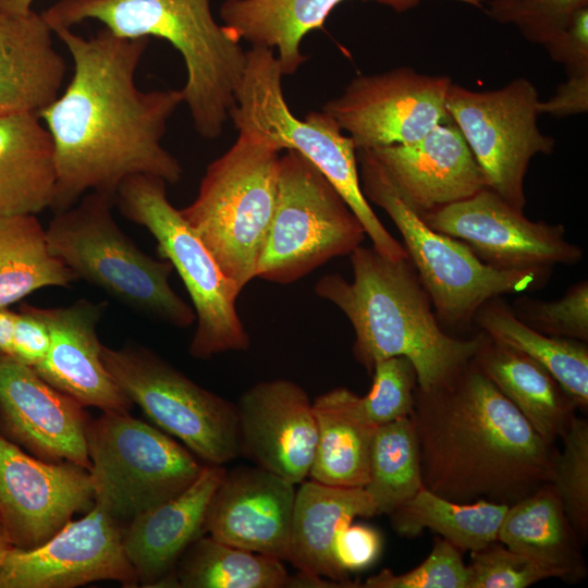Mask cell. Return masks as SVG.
<instances>
[{
    "label": "cell",
    "mask_w": 588,
    "mask_h": 588,
    "mask_svg": "<svg viewBox=\"0 0 588 588\" xmlns=\"http://www.w3.org/2000/svg\"><path fill=\"white\" fill-rule=\"evenodd\" d=\"M51 28L73 61L66 88L38 113L54 147L53 212L70 208L87 192L114 198L121 182L134 174L177 183L183 169L162 138L184 95L182 89L137 87L136 70L148 38L119 37L106 27L89 38L70 27Z\"/></svg>",
    "instance_id": "cell-1"
},
{
    "label": "cell",
    "mask_w": 588,
    "mask_h": 588,
    "mask_svg": "<svg viewBox=\"0 0 588 588\" xmlns=\"http://www.w3.org/2000/svg\"><path fill=\"white\" fill-rule=\"evenodd\" d=\"M411 419L424 486L442 498L511 505L553 480L556 444L471 359L443 383L416 388Z\"/></svg>",
    "instance_id": "cell-2"
},
{
    "label": "cell",
    "mask_w": 588,
    "mask_h": 588,
    "mask_svg": "<svg viewBox=\"0 0 588 588\" xmlns=\"http://www.w3.org/2000/svg\"><path fill=\"white\" fill-rule=\"evenodd\" d=\"M350 255L353 280L326 274L315 292L350 320L355 333L353 355L368 373L378 360L404 356L415 367L417 388L429 390L474 357L483 333L464 340L442 329L408 257L391 259L363 246Z\"/></svg>",
    "instance_id": "cell-3"
},
{
    "label": "cell",
    "mask_w": 588,
    "mask_h": 588,
    "mask_svg": "<svg viewBox=\"0 0 588 588\" xmlns=\"http://www.w3.org/2000/svg\"><path fill=\"white\" fill-rule=\"evenodd\" d=\"M52 26L96 20L123 38L158 37L182 56V89L194 126L204 138L220 136L246 66V51L211 12L210 0H59L42 13Z\"/></svg>",
    "instance_id": "cell-4"
},
{
    "label": "cell",
    "mask_w": 588,
    "mask_h": 588,
    "mask_svg": "<svg viewBox=\"0 0 588 588\" xmlns=\"http://www.w3.org/2000/svg\"><path fill=\"white\" fill-rule=\"evenodd\" d=\"M282 76L273 49L253 46L246 51V66L229 113L235 128L278 151L303 155L341 194L377 252L391 259L407 257L362 191L352 138L323 111L309 112L304 121L294 117L283 96Z\"/></svg>",
    "instance_id": "cell-5"
},
{
    "label": "cell",
    "mask_w": 588,
    "mask_h": 588,
    "mask_svg": "<svg viewBox=\"0 0 588 588\" xmlns=\"http://www.w3.org/2000/svg\"><path fill=\"white\" fill-rule=\"evenodd\" d=\"M114 198L89 192L54 212L46 229L47 246L78 280L100 289L136 314L177 328L196 320L195 311L171 286L172 265L144 253L113 218Z\"/></svg>",
    "instance_id": "cell-6"
},
{
    "label": "cell",
    "mask_w": 588,
    "mask_h": 588,
    "mask_svg": "<svg viewBox=\"0 0 588 588\" xmlns=\"http://www.w3.org/2000/svg\"><path fill=\"white\" fill-rule=\"evenodd\" d=\"M279 152L240 133L207 167L195 199L180 209L240 291L256 278L275 206Z\"/></svg>",
    "instance_id": "cell-7"
},
{
    "label": "cell",
    "mask_w": 588,
    "mask_h": 588,
    "mask_svg": "<svg viewBox=\"0 0 588 588\" xmlns=\"http://www.w3.org/2000/svg\"><path fill=\"white\" fill-rule=\"evenodd\" d=\"M356 155L362 191L400 231L440 323L462 327L485 303L534 290L549 275V271L500 270L482 262L463 242L434 231L407 206L370 150L357 149Z\"/></svg>",
    "instance_id": "cell-8"
},
{
    "label": "cell",
    "mask_w": 588,
    "mask_h": 588,
    "mask_svg": "<svg viewBox=\"0 0 588 588\" xmlns=\"http://www.w3.org/2000/svg\"><path fill=\"white\" fill-rule=\"evenodd\" d=\"M167 182L134 174L119 185L114 203L130 221L157 241L160 257L182 279L196 316L189 354L197 359L230 351H246L250 339L237 314L241 291L228 279L211 253L167 197Z\"/></svg>",
    "instance_id": "cell-9"
},
{
    "label": "cell",
    "mask_w": 588,
    "mask_h": 588,
    "mask_svg": "<svg viewBox=\"0 0 588 588\" xmlns=\"http://www.w3.org/2000/svg\"><path fill=\"white\" fill-rule=\"evenodd\" d=\"M366 232L331 182L303 155L280 157L272 220L256 278L290 284L334 257L350 255Z\"/></svg>",
    "instance_id": "cell-10"
},
{
    "label": "cell",
    "mask_w": 588,
    "mask_h": 588,
    "mask_svg": "<svg viewBox=\"0 0 588 588\" xmlns=\"http://www.w3.org/2000/svg\"><path fill=\"white\" fill-rule=\"evenodd\" d=\"M86 439L95 503L125 526L187 489L205 466L130 412H102L89 419Z\"/></svg>",
    "instance_id": "cell-11"
},
{
    "label": "cell",
    "mask_w": 588,
    "mask_h": 588,
    "mask_svg": "<svg viewBox=\"0 0 588 588\" xmlns=\"http://www.w3.org/2000/svg\"><path fill=\"white\" fill-rule=\"evenodd\" d=\"M101 358L130 401L206 464L224 465L240 455L234 403L200 387L143 345L102 344Z\"/></svg>",
    "instance_id": "cell-12"
},
{
    "label": "cell",
    "mask_w": 588,
    "mask_h": 588,
    "mask_svg": "<svg viewBox=\"0 0 588 588\" xmlns=\"http://www.w3.org/2000/svg\"><path fill=\"white\" fill-rule=\"evenodd\" d=\"M539 94L519 77L491 90H473L452 83L446 110L486 177L506 203L524 211L525 175L537 155L552 154L555 140L538 124Z\"/></svg>",
    "instance_id": "cell-13"
},
{
    "label": "cell",
    "mask_w": 588,
    "mask_h": 588,
    "mask_svg": "<svg viewBox=\"0 0 588 588\" xmlns=\"http://www.w3.org/2000/svg\"><path fill=\"white\" fill-rule=\"evenodd\" d=\"M452 83L449 76L409 66L360 75L322 111L348 134L356 149L409 144L451 120L446 96Z\"/></svg>",
    "instance_id": "cell-14"
},
{
    "label": "cell",
    "mask_w": 588,
    "mask_h": 588,
    "mask_svg": "<svg viewBox=\"0 0 588 588\" xmlns=\"http://www.w3.org/2000/svg\"><path fill=\"white\" fill-rule=\"evenodd\" d=\"M420 217L431 229L463 242L482 262L500 270L549 271L583 257L581 248L564 237L563 225L527 219L489 187Z\"/></svg>",
    "instance_id": "cell-15"
},
{
    "label": "cell",
    "mask_w": 588,
    "mask_h": 588,
    "mask_svg": "<svg viewBox=\"0 0 588 588\" xmlns=\"http://www.w3.org/2000/svg\"><path fill=\"white\" fill-rule=\"evenodd\" d=\"M95 504L90 473L42 461L0 432V518L12 548H36Z\"/></svg>",
    "instance_id": "cell-16"
},
{
    "label": "cell",
    "mask_w": 588,
    "mask_h": 588,
    "mask_svg": "<svg viewBox=\"0 0 588 588\" xmlns=\"http://www.w3.org/2000/svg\"><path fill=\"white\" fill-rule=\"evenodd\" d=\"M125 525L102 506L70 520L42 544L11 548L0 563V588H73L99 580L138 585L126 558Z\"/></svg>",
    "instance_id": "cell-17"
},
{
    "label": "cell",
    "mask_w": 588,
    "mask_h": 588,
    "mask_svg": "<svg viewBox=\"0 0 588 588\" xmlns=\"http://www.w3.org/2000/svg\"><path fill=\"white\" fill-rule=\"evenodd\" d=\"M88 420L84 406L0 352V432L5 438L42 461L89 470Z\"/></svg>",
    "instance_id": "cell-18"
},
{
    "label": "cell",
    "mask_w": 588,
    "mask_h": 588,
    "mask_svg": "<svg viewBox=\"0 0 588 588\" xmlns=\"http://www.w3.org/2000/svg\"><path fill=\"white\" fill-rule=\"evenodd\" d=\"M235 406L240 455L295 485L303 482L317 442L307 392L285 379L261 381L246 390Z\"/></svg>",
    "instance_id": "cell-19"
},
{
    "label": "cell",
    "mask_w": 588,
    "mask_h": 588,
    "mask_svg": "<svg viewBox=\"0 0 588 588\" xmlns=\"http://www.w3.org/2000/svg\"><path fill=\"white\" fill-rule=\"evenodd\" d=\"M295 495V483L257 465L226 469L209 502L205 534L289 561Z\"/></svg>",
    "instance_id": "cell-20"
},
{
    "label": "cell",
    "mask_w": 588,
    "mask_h": 588,
    "mask_svg": "<svg viewBox=\"0 0 588 588\" xmlns=\"http://www.w3.org/2000/svg\"><path fill=\"white\" fill-rule=\"evenodd\" d=\"M401 198L424 216L488 187L458 127L450 120L416 142L370 150Z\"/></svg>",
    "instance_id": "cell-21"
},
{
    "label": "cell",
    "mask_w": 588,
    "mask_h": 588,
    "mask_svg": "<svg viewBox=\"0 0 588 588\" xmlns=\"http://www.w3.org/2000/svg\"><path fill=\"white\" fill-rule=\"evenodd\" d=\"M106 302L79 298L64 307H37L46 321L51 343L34 368L50 385L84 407L102 412H130L133 403L108 372L101 358L97 326Z\"/></svg>",
    "instance_id": "cell-22"
},
{
    "label": "cell",
    "mask_w": 588,
    "mask_h": 588,
    "mask_svg": "<svg viewBox=\"0 0 588 588\" xmlns=\"http://www.w3.org/2000/svg\"><path fill=\"white\" fill-rule=\"evenodd\" d=\"M225 470L205 464L187 489L125 526L124 551L142 587H159L185 549L205 535L208 505Z\"/></svg>",
    "instance_id": "cell-23"
},
{
    "label": "cell",
    "mask_w": 588,
    "mask_h": 588,
    "mask_svg": "<svg viewBox=\"0 0 588 588\" xmlns=\"http://www.w3.org/2000/svg\"><path fill=\"white\" fill-rule=\"evenodd\" d=\"M42 13L0 12V115L39 113L60 94L66 63Z\"/></svg>",
    "instance_id": "cell-24"
},
{
    "label": "cell",
    "mask_w": 588,
    "mask_h": 588,
    "mask_svg": "<svg viewBox=\"0 0 588 588\" xmlns=\"http://www.w3.org/2000/svg\"><path fill=\"white\" fill-rule=\"evenodd\" d=\"M345 0H225L220 17L228 32L252 47L277 49L283 75H292L304 63L301 42L310 30L322 27L332 10ZM396 12L407 11L421 0H372ZM477 9L485 0H451Z\"/></svg>",
    "instance_id": "cell-25"
},
{
    "label": "cell",
    "mask_w": 588,
    "mask_h": 588,
    "mask_svg": "<svg viewBox=\"0 0 588 588\" xmlns=\"http://www.w3.org/2000/svg\"><path fill=\"white\" fill-rule=\"evenodd\" d=\"M378 515L363 487H339L304 480L296 489L289 562L306 574L357 587L334 562L332 544L338 530L356 517Z\"/></svg>",
    "instance_id": "cell-26"
},
{
    "label": "cell",
    "mask_w": 588,
    "mask_h": 588,
    "mask_svg": "<svg viewBox=\"0 0 588 588\" xmlns=\"http://www.w3.org/2000/svg\"><path fill=\"white\" fill-rule=\"evenodd\" d=\"M497 540L566 584H578L587 576L585 543L552 482L509 505Z\"/></svg>",
    "instance_id": "cell-27"
},
{
    "label": "cell",
    "mask_w": 588,
    "mask_h": 588,
    "mask_svg": "<svg viewBox=\"0 0 588 588\" xmlns=\"http://www.w3.org/2000/svg\"><path fill=\"white\" fill-rule=\"evenodd\" d=\"M56 186L53 142L39 115H0V216L51 208Z\"/></svg>",
    "instance_id": "cell-28"
},
{
    "label": "cell",
    "mask_w": 588,
    "mask_h": 588,
    "mask_svg": "<svg viewBox=\"0 0 588 588\" xmlns=\"http://www.w3.org/2000/svg\"><path fill=\"white\" fill-rule=\"evenodd\" d=\"M483 335L471 362L546 441L556 444L576 416L574 400L540 364Z\"/></svg>",
    "instance_id": "cell-29"
},
{
    "label": "cell",
    "mask_w": 588,
    "mask_h": 588,
    "mask_svg": "<svg viewBox=\"0 0 588 588\" xmlns=\"http://www.w3.org/2000/svg\"><path fill=\"white\" fill-rule=\"evenodd\" d=\"M317 442L308 477L339 487H365L376 426L362 396L346 388L330 390L313 401Z\"/></svg>",
    "instance_id": "cell-30"
},
{
    "label": "cell",
    "mask_w": 588,
    "mask_h": 588,
    "mask_svg": "<svg viewBox=\"0 0 588 588\" xmlns=\"http://www.w3.org/2000/svg\"><path fill=\"white\" fill-rule=\"evenodd\" d=\"M474 320L491 340L512 347L544 367L574 400L588 411V347L586 342L543 334L524 323L495 298L485 303Z\"/></svg>",
    "instance_id": "cell-31"
},
{
    "label": "cell",
    "mask_w": 588,
    "mask_h": 588,
    "mask_svg": "<svg viewBox=\"0 0 588 588\" xmlns=\"http://www.w3.org/2000/svg\"><path fill=\"white\" fill-rule=\"evenodd\" d=\"M283 561L200 536L181 554L160 588H282Z\"/></svg>",
    "instance_id": "cell-32"
},
{
    "label": "cell",
    "mask_w": 588,
    "mask_h": 588,
    "mask_svg": "<svg viewBox=\"0 0 588 588\" xmlns=\"http://www.w3.org/2000/svg\"><path fill=\"white\" fill-rule=\"evenodd\" d=\"M507 507L486 500L454 502L424 488L389 516L400 536L416 537L429 529L460 551L473 552L497 541Z\"/></svg>",
    "instance_id": "cell-33"
},
{
    "label": "cell",
    "mask_w": 588,
    "mask_h": 588,
    "mask_svg": "<svg viewBox=\"0 0 588 588\" xmlns=\"http://www.w3.org/2000/svg\"><path fill=\"white\" fill-rule=\"evenodd\" d=\"M77 281L52 256L46 229L35 215L0 216V307L44 287H68Z\"/></svg>",
    "instance_id": "cell-34"
},
{
    "label": "cell",
    "mask_w": 588,
    "mask_h": 588,
    "mask_svg": "<svg viewBox=\"0 0 588 588\" xmlns=\"http://www.w3.org/2000/svg\"><path fill=\"white\" fill-rule=\"evenodd\" d=\"M419 445L411 417L377 427L364 487L378 514H391L424 489Z\"/></svg>",
    "instance_id": "cell-35"
},
{
    "label": "cell",
    "mask_w": 588,
    "mask_h": 588,
    "mask_svg": "<svg viewBox=\"0 0 588 588\" xmlns=\"http://www.w3.org/2000/svg\"><path fill=\"white\" fill-rule=\"evenodd\" d=\"M552 483L576 532L588 540V420L575 416L560 439Z\"/></svg>",
    "instance_id": "cell-36"
},
{
    "label": "cell",
    "mask_w": 588,
    "mask_h": 588,
    "mask_svg": "<svg viewBox=\"0 0 588 588\" xmlns=\"http://www.w3.org/2000/svg\"><path fill=\"white\" fill-rule=\"evenodd\" d=\"M371 375V388L362 396L368 418L376 426H380L411 417L417 388V375L411 360L404 356L378 360Z\"/></svg>",
    "instance_id": "cell-37"
},
{
    "label": "cell",
    "mask_w": 588,
    "mask_h": 588,
    "mask_svg": "<svg viewBox=\"0 0 588 588\" xmlns=\"http://www.w3.org/2000/svg\"><path fill=\"white\" fill-rule=\"evenodd\" d=\"M515 316L528 327L551 336L587 342L588 340V283L580 281L556 301L520 297L512 308Z\"/></svg>",
    "instance_id": "cell-38"
},
{
    "label": "cell",
    "mask_w": 588,
    "mask_h": 588,
    "mask_svg": "<svg viewBox=\"0 0 588 588\" xmlns=\"http://www.w3.org/2000/svg\"><path fill=\"white\" fill-rule=\"evenodd\" d=\"M457 548L438 536L428 556L415 568L394 574L382 569L358 587L364 588H467L468 566Z\"/></svg>",
    "instance_id": "cell-39"
},
{
    "label": "cell",
    "mask_w": 588,
    "mask_h": 588,
    "mask_svg": "<svg viewBox=\"0 0 588 588\" xmlns=\"http://www.w3.org/2000/svg\"><path fill=\"white\" fill-rule=\"evenodd\" d=\"M588 0H517L489 2L488 15L502 24H513L530 42L544 45L587 7Z\"/></svg>",
    "instance_id": "cell-40"
},
{
    "label": "cell",
    "mask_w": 588,
    "mask_h": 588,
    "mask_svg": "<svg viewBox=\"0 0 588 588\" xmlns=\"http://www.w3.org/2000/svg\"><path fill=\"white\" fill-rule=\"evenodd\" d=\"M467 588H526L551 578L534 561L500 541L470 552Z\"/></svg>",
    "instance_id": "cell-41"
},
{
    "label": "cell",
    "mask_w": 588,
    "mask_h": 588,
    "mask_svg": "<svg viewBox=\"0 0 588 588\" xmlns=\"http://www.w3.org/2000/svg\"><path fill=\"white\" fill-rule=\"evenodd\" d=\"M382 549L378 530L364 524H345L336 532L332 554L336 565L345 573L372 565Z\"/></svg>",
    "instance_id": "cell-42"
},
{
    "label": "cell",
    "mask_w": 588,
    "mask_h": 588,
    "mask_svg": "<svg viewBox=\"0 0 588 588\" xmlns=\"http://www.w3.org/2000/svg\"><path fill=\"white\" fill-rule=\"evenodd\" d=\"M543 47L567 74L588 71V5L576 11Z\"/></svg>",
    "instance_id": "cell-43"
},
{
    "label": "cell",
    "mask_w": 588,
    "mask_h": 588,
    "mask_svg": "<svg viewBox=\"0 0 588 588\" xmlns=\"http://www.w3.org/2000/svg\"><path fill=\"white\" fill-rule=\"evenodd\" d=\"M50 343L49 328L36 306L22 304L15 313L12 357L35 368L46 357Z\"/></svg>",
    "instance_id": "cell-44"
},
{
    "label": "cell",
    "mask_w": 588,
    "mask_h": 588,
    "mask_svg": "<svg viewBox=\"0 0 588 588\" xmlns=\"http://www.w3.org/2000/svg\"><path fill=\"white\" fill-rule=\"evenodd\" d=\"M539 114L563 118L588 111V71L567 74L556 91L547 100H539Z\"/></svg>",
    "instance_id": "cell-45"
},
{
    "label": "cell",
    "mask_w": 588,
    "mask_h": 588,
    "mask_svg": "<svg viewBox=\"0 0 588 588\" xmlns=\"http://www.w3.org/2000/svg\"><path fill=\"white\" fill-rule=\"evenodd\" d=\"M15 311L0 307V352L12 357Z\"/></svg>",
    "instance_id": "cell-46"
},
{
    "label": "cell",
    "mask_w": 588,
    "mask_h": 588,
    "mask_svg": "<svg viewBox=\"0 0 588 588\" xmlns=\"http://www.w3.org/2000/svg\"><path fill=\"white\" fill-rule=\"evenodd\" d=\"M34 0H0V12L11 14H27L32 10Z\"/></svg>",
    "instance_id": "cell-47"
},
{
    "label": "cell",
    "mask_w": 588,
    "mask_h": 588,
    "mask_svg": "<svg viewBox=\"0 0 588 588\" xmlns=\"http://www.w3.org/2000/svg\"><path fill=\"white\" fill-rule=\"evenodd\" d=\"M11 544L8 540V537L5 535L1 518H0V563L2 562L3 558L5 556L7 552L11 549Z\"/></svg>",
    "instance_id": "cell-48"
},
{
    "label": "cell",
    "mask_w": 588,
    "mask_h": 588,
    "mask_svg": "<svg viewBox=\"0 0 588 588\" xmlns=\"http://www.w3.org/2000/svg\"><path fill=\"white\" fill-rule=\"evenodd\" d=\"M512 1H517V0H489V2H493V3L512 2Z\"/></svg>",
    "instance_id": "cell-49"
}]
</instances>
